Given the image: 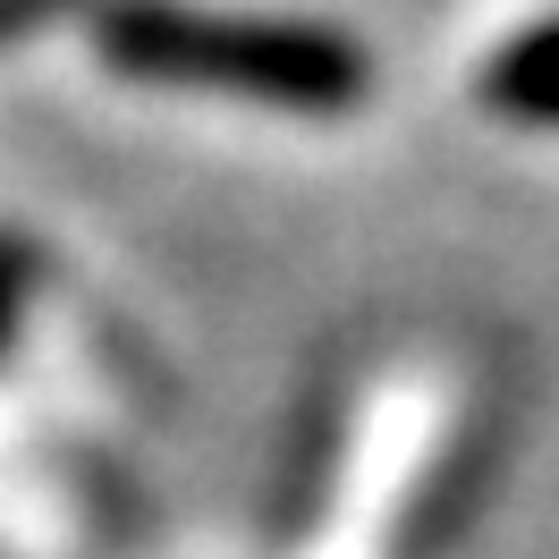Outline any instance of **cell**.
<instances>
[{
	"label": "cell",
	"mask_w": 559,
	"mask_h": 559,
	"mask_svg": "<svg viewBox=\"0 0 559 559\" xmlns=\"http://www.w3.org/2000/svg\"><path fill=\"white\" fill-rule=\"evenodd\" d=\"M85 26H94V51L136 85L229 94V103L314 110V119L356 110L373 94V60L306 17H221L195 0H94Z\"/></svg>",
	"instance_id": "1"
},
{
	"label": "cell",
	"mask_w": 559,
	"mask_h": 559,
	"mask_svg": "<svg viewBox=\"0 0 559 559\" xmlns=\"http://www.w3.org/2000/svg\"><path fill=\"white\" fill-rule=\"evenodd\" d=\"M475 94H484V110L518 119V128H559V17L500 43L475 76Z\"/></svg>",
	"instance_id": "2"
},
{
	"label": "cell",
	"mask_w": 559,
	"mask_h": 559,
	"mask_svg": "<svg viewBox=\"0 0 559 559\" xmlns=\"http://www.w3.org/2000/svg\"><path fill=\"white\" fill-rule=\"evenodd\" d=\"M26 288H35V254L17 238H0V348H9V331L26 314Z\"/></svg>",
	"instance_id": "3"
},
{
	"label": "cell",
	"mask_w": 559,
	"mask_h": 559,
	"mask_svg": "<svg viewBox=\"0 0 559 559\" xmlns=\"http://www.w3.org/2000/svg\"><path fill=\"white\" fill-rule=\"evenodd\" d=\"M69 9H94V0H0V43L43 35V26H60Z\"/></svg>",
	"instance_id": "4"
}]
</instances>
